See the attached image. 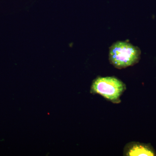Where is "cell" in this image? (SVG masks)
Masks as SVG:
<instances>
[{
  "label": "cell",
  "instance_id": "cell-3",
  "mask_svg": "<svg viewBox=\"0 0 156 156\" xmlns=\"http://www.w3.org/2000/svg\"><path fill=\"white\" fill-rule=\"evenodd\" d=\"M124 155L127 156H154L153 150L149 146L140 143L131 142L125 146Z\"/></svg>",
  "mask_w": 156,
  "mask_h": 156
},
{
  "label": "cell",
  "instance_id": "cell-2",
  "mask_svg": "<svg viewBox=\"0 0 156 156\" xmlns=\"http://www.w3.org/2000/svg\"><path fill=\"white\" fill-rule=\"evenodd\" d=\"M126 89V85L115 77H99L93 81L91 92L99 94L113 103H119L120 97Z\"/></svg>",
  "mask_w": 156,
  "mask_h": 156
},
{
  "label": "cell",
  "instance_id": "cell-1",
  "mask_svg": "<svg viewBox=\"0 0 156 156\" xmlns=\"http://www.w3.org/2000/svg\"><path fill=\"white\" fill-rule=\"evenodd\" d=\"M140 50L126 42L118 41L110 48V62L116 68H126L136 64L140 58Z\"/></svg>",
  "mask_w": 156,
  "mask_h": 156
}]
</instances>
